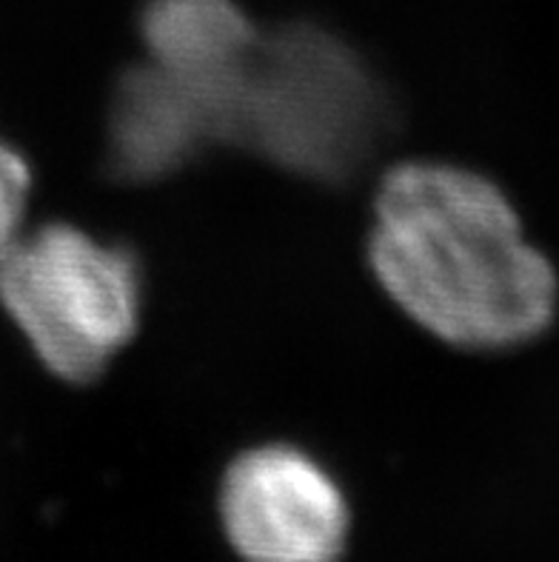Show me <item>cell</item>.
I'll return each mask as SVG.
<instances>
[{
	"instance_id": "cell-1",
	"label": "cell",
	"mask_w": 559,
	"mask_h": 562,
	"mask_svg": "<svg viewBox=\"0 0 559 562\" xmlns=\"http://www.w3.org/2000/svg\"><path fill=\"white\" fill-rule=\"evenodd\" d=\"M371 266L405 312L439 340L477 351L528 346L557 317L551 260L482 175L411 164L377 198Z\"/></svg>"
},
{
	"instance_id": "cell-6",
	"label": "cell",
	"mask_w": 559,
	"mask_h": 562,
	"mask_svg": "<svg viewBox=\"0 0 559 562\" xmlns=\"http://www.w3.org/2000/svg\"><path fill=\"white\" fill-rule=\"evenodd\" d=\"M143 37L155 66L220 100L228 140V100L257 49L241 9L232 0H152Z\"/></svg>"
},
{
	"instance_id": "cell-2",
	"label": "cell",
	"mask_w": 559,
	"mask_h": 562,
	"mask_svg": "<svg viewBox=\"0 0 559 562\" xmlns=\"http://www.w3.org/2000/svg\"><path fill=\"white\" fill-rule=\"evenodd\" d=\"M369 69L320 29L257 43L228 100V140L314 180H343L369 157L382 126Z\"/></svg>"
},
{
	"instance_id": "cell-7",
	"label": "cell",
	"mask_w": 559,
	"mask_h": 562,
	"mask_svg": "<svg viewBox=\"0 0 559 562\" xmlns=\"http://www.w3.org/2000/svg\"><path fill=\"white\" fill-rule=\"evenodd\" d=\"M29 200V166L9 143L0 140V257L21 237Z\"/></svg>"
},
{
	"instance_id": "cell-3",
	"label": "cell",
	"mask_w": 559,
	"mask_h": 562,
	"mask_svg": "<svg viewBox=\"0 0 559 562\" xmlns=\"http://www.w3.org/2000/svg\"><path fill=\"white\" fill-rule=\"evenodd\" d=\"M0 306L46 369L86 383L135 335L137 266L80 228L46 226L0 257Z\"/></svg>"
},
{
	"instance_id": "cell-5",
	"label": "cell",
	"mask_w": 559,
	"mask_h": 562,
	"mask_svg": "<svg viewBox=\"0 0 559 562\" xmlns=\"http://www.w3.org/2000/svg\"><path fill=\"white\" fill-rule=\"evenodd\" d=\"M212 140H226V114L212 94L160 66L121 80L109 123V164L118 178H164Z\"/></svg>"
},
{
	"instance_id": "cell-4",
	"label": "cell",
	"mask_w": 559,
	"mask_h": 562,
	"mask_svg": "<svg viewBox=\"0 0 559 562\" xmlns=\"http://www.w3.org/2000/svg\"><path fill=\"white\" fill-rule=\"evenodd\" d=\"M220 512L228 540L248 562H337L346 549L340 488L289 446L243 454L223 480Z\"/></svg>"
}]
</instances>
